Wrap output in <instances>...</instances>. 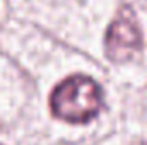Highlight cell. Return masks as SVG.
Here are the masks:
<instances>
[{"label":"cell","instance_id":"obj_1","mask_svg":"<svg viewBox=\"0 0 147 145\" xmlns=\"http://www.w3.org/2000/svg\"><path fill=\"white\" fill-rule=\"evenodd\" d=\"M51 113L69 123H87L103 106V91L91 77L72 75L51 92Z\"/></svg>","mask_w":147,"mask_h":145},{"label":"cell","instance_id":"obj_3","mask_svg":"<svg viewBox=\"0 0 147 145\" xmlns=\"http://www.w3.org/2000/svg\"><path fill=\"white\" fill-rule=\"evenodd\" d=\"M142 145H147V142H144V144H142Z\"/></svg>","mask_w":147,"mask_h":145},{"label":"cell","instance_id":"obj_2","mask_svg":"<svg viewBox=\"0 0 147 145\" xmlns=\"http://www.w3.org/2000/svg\"><path fill=\"white\" fill-rule=\"evenodd\" d=\"M106 55L115 63L134 60L142 50V34L137 22L128 15L116 17L106 33Z\"/></svg>","mask_w":147,"mask_h":145}]
</instances>
